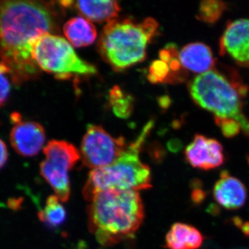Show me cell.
Masks as SVG:
<instances>
[{
  "label": "cell",
  "instance_id": "6da1fadb",
  "mask_svg": "<svg viewBox=\"0 0 249 249\" xmlns=\"http://www.w3.org/2000/svg\"><path fill=\"white\" fill-rule=\"evenodd\" d=\"M55 22L51 6L43 1L0 0V63L15 85L38 75L33 45L53 31Z\"/></svg>",
  "mask_w": 249,
  "mask_h": 249
},
{
  "label": "cell",
  "instance_id": "7a4b0ae2",
  "mask_svg": "<svg viewBox=\"0 0 249 249\" xmlns=\"http://www.w3.org/2000/svg\"><path fill=\"white\" fill-rule=\"evenodd\" d=\"M88 214L90 232L106 247L132 238L145 217L139 192L119 190L95 195L89 201Z\"/></svg>",
  "mask_w": 249,
  "mask_h": 249
},
{
  "label": "cell",
  "instance_id": "3957f363",
  "mask_svg": "<svg viewBox=\"0 0 249 249\" xmlns=\"http://www.w3.org/2000/svg\"><path fill=\"white\" fill-rule=\"evenodd\" d=\"M153 126V121L147 123L138 138L127 145L115 162L91 170L83 187L85 199L89 202L95 195L108 190L139 192L152 188L151 172L140 160L139 151Z\"/></svg>",
  "mask_w": 249,
  "mask_h": 249
},
{
  "label": "cell",
  "instance_id": "277c9868",
  "mask_svg": "<svg viewBox=\"0 0 249 249\" xmlns=\"http://www.w3.org/2000/svg\"><path fill=\"white\" fill-rule=\"evenodd\" d=\"M158 28V22L152 18L141 23L114 19L103 29L98 42L100 52L113 68H127L145 59L147 44Z\"/></svg>",
  "mask_w": 249,
  "mask_h": 249
},
{
  "label": "cell",
  "instance_id": "5b68a950",
  "mask_svg": "<svg viewBox=\"0 0 249 249\" xmlns=\"http://www.w3.org/2000/svg\"><path fill=\"white\" fill-rule=\"evenodd\" d=\"M188 90L198 106L217 117L235 119L241 113L237 87L218 71L210 70L198 75L190 82Z\"/></svg>",
  "mask_w": 249,
  "mask_h": 249
},
{
  "label": "cell",
  "instance_id": "8992f818",
  "mask_svg": "<svg viewBox=\"0 0 249 249\" xmlns=\"http://www.w3.org/2000/svg\"><path fill=\"white\" fill-rule=\"evenodd\" d=\"M32 58L39 70L53 73L60 78L72 74L96 73L95 67L82 60L68 41L50 34L41 36L34 42Z\"/></svg>",
  "mask_w": 249,
  "mask_h": 249
},
{
  "label": "cell",
  "instance_id": "52a82bcc",
  "mask_svg": "<svg viewBox=\"0 0 249 249\" xmlns=\"http://www.w3.org/2000/svg\"><path fill=\"white\" fill-rule=\"evenodd\" d=\"M45 160L40 163V174L62 202L71 194L69 173L80 160L76 147L65 141L52 140L44 148Z\"/></svg>",
  "mask_w": 249,
  "mask_h": 249
},
{
  "label": "cell",
  "instance_id": "ba28073f",
  "mask_svg": "<svg viewBox=\"0 0 249 249\" xmlns=\"http://www.w3.org/2000/svg\"><path fill=\"white\" fill-rule=\"evenodd\" d=\"M127 147L124 137L115 138L101 126L89 124L82 141L80 156L85 166L92 170L114 163Z\"/></svg>",
  "mask_w": 249,
  "mask_h": 249
},
{
  "label": "cell",
  "instance_id": "9c48e42d",
  "mask_svg": "<svg viewBox=\"0 0 249 249\" xmlns=\"http://www.w3.org/2000/svg\"><path fill=\"white\" fill-rule=\"evenodd\" d=\"M185 158L192 167L203 170L219 168L224 163V148L213 139L196 134L193 142L186 147Z\"/></svg>",
  "mask_w": 249,
  "mask_h": 249
},
{
  "label": "cell",
  "instance_id": "30bf717a",
  "mask_svg": "<svg viewBox=\"0 0 249 249\" xmlns=\"http://www.w3.org/2000/svg\"><path fill=\"white\" fill-rule=\"evenodd\" d=\"M219 53L229 54L238 65L249 67V19L228 23L219 42Z\"/></svg>",
  "mask_w": 249,
  "mask_h": 249
},
{
  "label": "cell",
  "instance_id": "8fae6325",
  "mask_svg": "<svg viewBox=\"0 0 249 249\" xmlns=\"http://www.w3.org/2000/svg\"><path fill=\"white\" fill-rule=\"evenodd\" d=\"M10 134V142L15 151L23 157L37 155L45 142V132L40 124L19 119Z\"/></svg>",
  "mask_w": 249,
  "mask_h": 249
},
{
  "label": "cell",
  "instance_id": "7c38bea8",
  "mask_svg": "<svg viewBox=\"0 0 249 249\" xmlns=\"http://www.w3.org/2000/svg\"><path fill=\"white\" fill-rule=\"evenodd\" d=\"M213 197L218 204L229 211H235L245 206L248 198L247 188L239 178L223 170L214 183Z\"/></svg>",
  "mask_w": 249,
  "mask_h": 249
},
{
  "label": "cell",
  "instance_id": "4fadbf2b",
  "mask_svg": "<svg viewBox=\"0 0 249 249\" xmlns=\"http://www.w3.org/2000/svg\"><path fill=\"white\" fill-rule=\"evenodd\" d=\"M178 59L185 70L202 73L210 71L215 61L211 48L202 42L184 46L179 52Z\"/></svg>",
  "mask_w": 249,
  "mask_h": 249
},
{
  "label": "cell",
  "instance_id": "5bb4252c",
  "mask_svg": "<svg viewBox=\"0 0 249 249\" xmlns=\"http://www.w3.org/2000/svg\"><path fill=\"white\" fill-rule=\"evenodd\" d=\"M204 241L201 232L196 227L175 223L165 237V247L168 249H198Z\"/></svg>",
  "mask_w": 249,
  "mask_h": 249
},
{
  "label": "cell",
  "instance_id": "9a60e30c",
  "mask_svg": "<svg viewBox=\"0 0 249 249\" xmlns=\"http://www.w3.org/2000/svg\"><path fill=\"white\" fill-rule=\"evenodd\" d=\"M74 6L85 19L98 23L114 20L121 11L116 1H78Z\"/></svg>",
  "mask_w": 249,
  "mask_h": 249
},
{
  "label": "cell",
  "instance_id": "2e32d148",
  "mask_svg": "<svg viewBox=\"0 0 249 249\" xmlns=\"http://www.w3.org/2000/svg\"><path fill=\"white\" fill-rule=\"evenodd\" d=\"M63 31L69 42L78 48L92 45L97 37L96 27L84 18H71L65 23Z\"/></svg>",
  "mask_w": 249,
  "mask_h": 249
},
{
  "label": "cell",
  "instance_id": "e0dca14e",
  "mask_svg": "<svg viewBox=\"0 0 249 249\" xmlns=\"http://www.w3.org/2000/svg\"><path fill=\"white\" fill-rule=\"evenodd\" d=\"M56 196L47 198L45 208L38 213L39 219L50 227L61 226L67 217L66 210Z\"/></svg>",
  "mask_w": 249,
  "mask_h": 249
},
{
  "label": "cell",
  "instance_id": "ac0fdd59",
  "mask_svg": "<svg viewBox=\"0 0 249 249\" xmlns=\"http://www.w3.org/2000/svg\"><path fill=\"white\" fill-rule=\"evenodd\" d=\"M227 9V5L219 0H204L201 1L196 18L201 22L214 24Z\"/></svg>",
  "mask_w": 249,
  "mask_h": 249
},
{
  "label": "cell",
  "instance_id": "d6986e66",
  "mask_svg": "<svg viewBox=\"0 0 249 249\" xmlns=\"http://www.w3.org/2000/svg\"><path fill=\"white\" fill-rule=\"evenodd\" d=\"M110 101L116 115L120 117H127L132 111L131 100L123 93L119 87L112 88L110 91Z\"/></svg>",
  "mask_w": 249,
  "mask_h": 249
},
{
  "label": "cell",
  "instance_id": "ffe728a7",
  "mask_svg": "<svg viewBox=\"0 0 249 249\" xmlns=\"http://www.w3.org/2000/svg\"><path fill=\"white\" fill-rule=\"evenodd\" d=\"M170 73V68L168 64L161 60L152 62L149 69L147 78L152 83H165Z\"/></svg>",
  "mask_w": 249,
  "mask_h": 249
},
{
  "label": "cell",
  "instance_id": "44dd1931",
  "mask_svg": "<svg viewBox=\"0 0 249 249\" xmlns=\"http://www.w3.org/2000/svg\"><path fill=\"white\" fill-rule=\"evenodd\" d=\"M214 122L220 127L222 133L226 138H233L240 133V124L234 119L214 116Z\"/></svg>",
  "mask_w": 249,
  "mask_h": 249
},
{
  "label": "cell",
  "instance_id": "7402d4cb",
  "mask_svg": "<svg viewBox=\"0 0 249 249\" xmlns=\"http://www.w3.org/2000/svg\"><path fill=\"white\" fill-rule=\"evenodd\" d=\"M9 71L6 67L0 63V107L4 106L11 92V83Z\"/></svg>",
  "mask_w": 249,
  "mask_h": 249
},
{
  "label": "cell",
  "instance_id": "603a6c76",
  "mask_svg": "<svg viewBox=\"0 0 249 249\" xmlns=\"http://www.w3.org/2000/svg\"><path fill=\"white\" fill-rule=\"evenodd\" d=\"M188 72L185 69H181L179 71L176 72H170L168 78L165 80V83H180L186 81L188 78Z\"/></svg>",
  "mask_w": 249,
  "mask_h": 249
},
{
  "label": "cell",
  "instance_id": "cb8c5ba5",
  "mask_svg": "<svg viewBox=\"0 0 249 249\" xmlns=\"http://www.w3.org/2000/svg\"><path fill=\"white\" fill-rule=\"evenodd\" d=\"M235 120L237 121L240 124L241 129L244 133L249 138V120L242 112L235 116Z\"/></svg>",
  "mask_w": 249,
  "mask_h": 249
},
{
  "label": "cell",
  "instance_id": "d4e9b609",
  "mask_svg": "<svg viewBox=\"0 0 249 249\" xmlns=\"http://www.w3.org/2000/svg\"><path fill=\"white\" fill-rule=\"evenodd\" d=\"M8 157H9V154H8L7 147L4 142L0 139V169H1L6 164Z\"/></svg>",
  "mask_w": 249,
  "mask_h": 249
},
{
  "label": "cell",
  "instance_id": "484cf974",
  "mask_svg": "<svg viewBox=\"0 0 249 249\" xmlns=\"http://www.w3.org/2000/svg\"><path fill=\"white\" fill-rule=\"evenodd\" d=\"M193 193H192V200L195 204H199L202 202L204 200L205 192L203 190L200 189L199 188H194Z\"/></svg>",
  "mask_w": 249,
  "mask_h": 249
},
{
  "label": "cell",
  "instance_id": "4316f807",
  "mask_svg": "<svg viewBox=\"0 0 249 249\" xmlns=\"http://www.w3.org/2000/svg\"><path fill=\"white\" fill-rule=\"evenodd\" d=\"M168 147L172 151L177 152L182 149L183 142L179 139H173L168 142Z\"/></svg>",
  "mask_w": 249,
  "mask_h": 249
},
{
  "label": "cell",
  "instance_id": "83f0119b",
  "mask_svg": "<svg viewBox=\"0 0 249 249\" xmlns=\"http://www.w3.org/2000/svg\"><path fill=\"white\" fill-rule=\"evenodd\" d=\"M168 65L169 66L170 70H171V72L178 71L182 69L181 68V62H180L178 58H172V60H170Z\"/></svg>",
  "mask_w": 249,
  "mask_h": 249
},
{
  "label": "cell",
  "instance_id": "f1b7e54d",
  "mask_svg": "<svg viewBox=\"0 0 249 249\" xmlns=\"http://www.w3.org/2000/svg\"><path fill=\"white\" fill-rule=\"evenodd\" d=\"M234 223L237 227L241 228L242 232L245 234L246 235L249 236V222H242L240 218H235L234 219Z\"/></svg>",
  "mask_w": 249,
  "mask_h": 249
},
{
  "label": "cell",
  "instance_id": "f546056e",
  "mask_svg": "<svg viewBox=\"0 0 249 249\" xmlns=\"http://www.w3.org/2000/svg\"><path fill=\"white\" fill-rule=\"evenodd\" d=\"M160 58L161 61L165 62V63H169L170 60L173 58L171 53L168 49H162L160 52Z\"/></svg>",
  "mask_w": 249,
  "mask_h": 249
},
{
  "label": "cell",
  "instance_id": "4dcf8cb0",
  "mask_svg": "<svg viewBox=\"0 0 249 249\" xmlns=\"http://www.w3.org/2000/svg\"><path fill=\"white\" fill-rule=\"evenodd\" d=\"M249 91V87L245 85H241L240 88H238V89H237L239 96H240V97L242 98L246 97L247 95L248 94Z\"/></svg>",
  "mask_w": 249,
  "mask_h": 249
},
{
  "label": "cell",
  "instance_id": "1f68e13d",
  "mask_svg": "<svg viewBox=\"0 0 249 249\" xmlns=\"http://www.w3.org/2000/svg\"><path fill=\"white\" fill-rule=\"evenodd\" d=\"M171 104V101L168 96H164V97H162L160 98V105L162 107L167 108L169 107Z\"/></svg>",
  "mask_w": 249,
  "mask_h": 249
},
{
  "label": "cell",
  "instance_id": "d6a6232c",
  "mask_svg": "<svg viewBox=\"0 0 249 249\" xmlns=\"http://www.w3.org/2000/svg\"><path fill=\"white\" fill-rule=\"evenodd\" d=\"M248 160H249V156H248Z\"/></svg>",
  "mask_w": 249,
  "mask_h": 249
}]
</instances>
